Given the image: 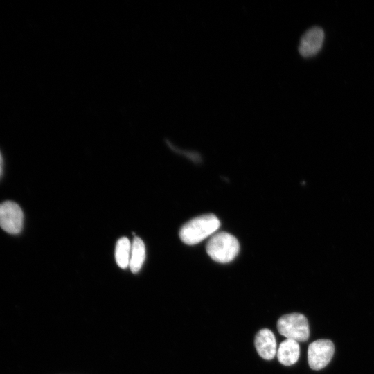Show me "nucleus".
<instances>
[{
  "instance_id": "39448f33",
  "label": "nucleus",
  "mask_w": 374,
  "mask_h": 374,
  "mask_svg": "<svg viewBox=\"0 0 374 374\" xmlns=\"http://www.w3.org/2000/svg\"><path fill=\"white\" fill-rule=\"evenodd\" d=\"M334 352V344L329 339H321L311 343L308 350L310 367L315 371L323 368L332 359Z\"/></svg>"
},
{
  "instance_id": "0eeeda50",
  "label": "nucleus",
  "mask_w": 374,
  "mask_h": 374,
  "mask_svg": "<svg viewBox=\"0 0 374 374\" xmlns=\"http://www.w3.org/2000/svg\"><path fill=\"white\" fill-rule=\"evenodd\" d=\"M254 344L259 355L266 360L272 359L276 353V341L274 333L267 328L260 330L255 337Z\"/></svg>"
},
{
  "instance_id": "f03ea898",
  "label": "nucleus",
  "mask_w": 374,
  "mask_h": 374,
  "mask_svg": "<svg viewBox=\"0 0 374 374\" xmlns=\"http://www.w3.org/2000/svg\"><path fill=\"white\" fill-rule=\"evenodd\" d=\"M208 255L220 263L232 261L239 252V242L231 234L219 232L214 234L206 244Z\"/></svg>"
},
{
  "instance_id": "423d86ee",
  "label": "nucleus",
  "mask_w": 374,
  "mask_h": 374,
  "mask_svg": "<svg viewBox=\"0 0 374 374\" xmlns=\"http://www.w3.org/2000/svg\"><path fill=\"white\" fill-rule=\"evenodd\" d=\"M324 41V32L320 27L309 28L302 35L299 52L304 57H310L317 55L321 49Z\"/></svg>"
},
{
  "instance_id": "6e6552de",
  "label": "nucleus",
  "mask_w": 374,
  "mask_h": 374,
  "mask_svg": "<svg viewBox=\"0 0 374 374\" xmlns=\"http://www.w3.org/2000/svg\"><path fill=\"white\" fill-rule=\"evenodd\" d=\"M300 347L298 341L286 339L282 341L277 351V357L280 364L285 366L294 364L299 359Z\"/></svg>"
},
{
  "instance_id": "9d476101",
  "label": "nucleus",
  "mask_w": 374,
  "mask_h": 374,
  "mask_svg": "<svg viewBox=\"0 0 374 374\" xmlns=\"http://www.w3.org/2000/svg\"><path fill=\"white\" fill-rule=\"evenodd\" d=\"M132 243L127 238H120L116 244L115 258L117 265L122 269L129 267Z\"/></svg>"
},
{
  "instance_id": "1a4fd4ad",
  "label": "nucleus",
  "mask_w": 374,
  "mask_h": 374,
  "mask_svg": "<svg viewBox=\"0 0 374 374\" xmlns=\"http://www.w3.org/2000/svg\"><path fill=\"white\" fill-rule=\"evenodd\" d=\"M145 258V247L143 241L135 237L132 243L129 267L133 273H137L141 268Z\"/></svg>"
},
{
  "instance_id": "9b49d317",
  "label": "nucleus",
  "mask_w": 374,
  "mask_h": 374,
  "mask_svg": "<svg viewBox=\"0 0 374 374\" xmlns=\"http://www.w3.org/2000/svg\"><path fill=\"white\" fill-rule=\"evenodd\" d=\"M2 174H3V157L0 152V178L2 176Z\"/></svg>"
},
{
  "instance_id": "7ed1b4c3",
  "label": "nucleus",
  "mask_w": 374,
  "mask_h": 374,
  "mask_svg": "<svg viewBox=\"0 0 374 374\" xmlns=\"http://www.w3.org/2000/svg\"><path fill=\"white\" fill-rule=\"evenodd\" d=\"M279 333L287 339L296 341H306L310 330L308 319L299 313H291L283 315L277 322Z\"/></svg>"
},
{
  "instance_id": "20e7f679",
  "label": "nucleus",
  "mask_w": 374,
  "mask_h": 374,
  "mask_svg": "<svg viewBox=\"0 0 374 374\" xmlns=\"http://www.w3.org/2000/svg\"><path fill=\"white\" fill-rule=\"evenodd\" d=\"M24 215L22 209L12 201L0 204V227L6 233L19 234L24 226Z\"/></svg>"
},
{
  "instance_id": "f257e3e1",
  "label": "nucleus",
  "mask_w": 374,
  "mask_h": 374,
  "mask_svg": "<svg viewBox=\"0 0 374 374\" xmlns=\"http://www.w3.org/2000/svg\"><path fill=\"white\" fill-rule=\"evenodd\" d=\"M220 225V222L215 215H201L186 223L180 229L179 237L187 244H197L215 233Z\"/></svg>"
}]
</instances>
